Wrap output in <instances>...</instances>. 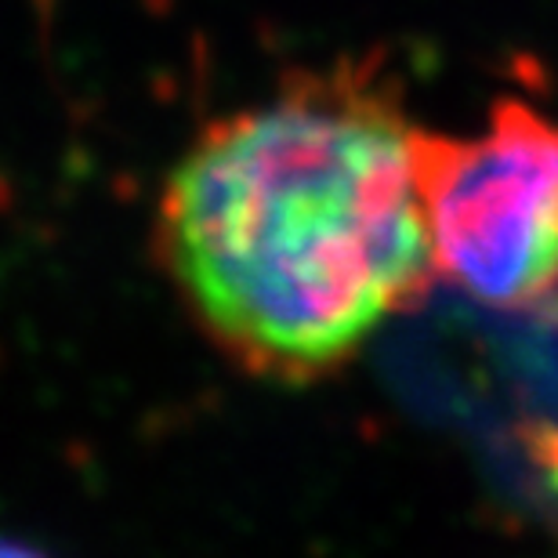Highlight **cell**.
<instances>
[{"instance_id": "obj_2", "label": "cell", "mask_w": 558, "mask_h": 558, "mask_svg": "<svg viewBox=\"0 0 558 558\" xmlns=\"http://www.w3.org/2000/svg\"><path fill=\"white\" fill-rule=\"evenodd\" d=\"M414 182L435 276L489 308L558 287V124L500 98L478 135L414 128Z\"/></svg>"}, {"instance_id": "obj_3", "label": "cell", "mask_w": 558, "mask_h": 558, "mask_svg": "<svg viewBox=\"0 0 558 558\" xmlns=\"http://www.w3.org/2000/svg\"><path fill=\"white\" fill-rule=\"evenodd\" d=\"M0 558H48V555L37 551V548H29V544H19V541L0 537Z\"/></svg>"}, {"instance_id": "obj_1", "label": "cell", "mask_w": 558, "mask_h": 558, "mask_svg": "<svg viewBox=\"0 0 558 558\" xmlns=\"http://www.w3.org/2000/svg\"><path fill=\"white\" fill-rule=\"evenodd\" d=\"M410 138L399 87L341 62L215 120L182 153L153 254L236 371L316 385L424 301L435 265Z\"/></svg>"}]
</instances>
